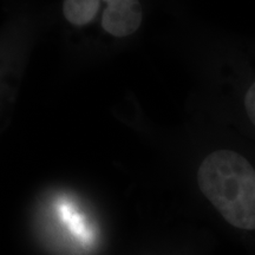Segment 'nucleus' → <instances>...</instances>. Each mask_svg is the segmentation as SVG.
Segmentation results:
<instances>
[{"label":"nucleus","mask_w":255,"mask_h":255,"mask_svg":"<svg viewBox=\"0 0 255 255\" xmlns=\"http://www.w3.org/2000/svg\"><path fill=\"white\" fill-rule=\"evenodd\" d=\"M201 193L233 227L255 231V169L233 150H216L197 170Z\"/></svg>","instance_id":"1"},{"label":"nucleus","mask_w":255,"mask_h":255,"mask_svg":"<svg viewBox=\"0 0 255 255\" xmlns=\"http://www.w3.org/2000/svg\"><path fill=\"white\" fill-rule=\"evenodd\" d=\"M107 2L102 26L115 37H128L142 23V6L138 0H103Z\"/></svg>","instance_id":"2"},{"label":"nucleus","mask_w":255,"mask_h":255,"mask_svg":"<svg viewBox=\"0 0 255 255\" xmlns=\"http://www.w3.org/2000/svg\"><path fill=\"white\" fill-rule=\"evenodd\" d=\"M101 0H64L63 13L70 24L83 26L94 20Z\"/></svg>","instance_id":"3"},{"label":"nucleus","mask_w":255,"mask_h":255,"mask_svg":"<svg viewBox=\"0 0 255 255\" xmlns=\"http://www.w3.org/2000/svg\"><path fill=\"white\" fill-rule=\"evenodd\" d=\"M245 108H246V113L251 122L255 126V82L248 89L246 97H245Z\"/></svg>","instance_id":"4"}]
</instances>
